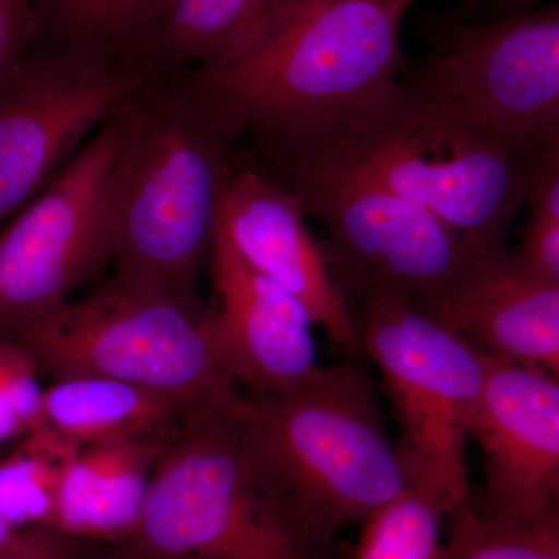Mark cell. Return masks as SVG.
Here are the masks:
<instances>
[{"instance_id":"6da1fadb","label":"cell","mask_w":559,"mask_h":559,"mask_svg":"<svg viewBox=\"0 0 559 559\" xmlns=\"http://www.w3.org/2000/svg\"><path fill=\"white\" fill-rule=\"evenodd\" d=\"M116 121L114 270L198 293L241 127L194 73H153Z\"/></svg>"},{"instance_id":"7a4b0ae2","label":"cell","mask_w":559,"mask_h":559,"mask_svg":"<svg viewBox=\"0 0 559 559\" xmlns=\"http://www.w3.org/2000/svg\"><path fill=\"white\" fill-rule=\"evenodd\" d=\"M234 419L261 498L308 557L411 488L358 364L320 367L289 392H240Z\"/></svg>"},{"instance_id":"3957f363","label":"cell","mask_w":559,"mask_h":559,"mask_svg":"<svg viewBox=\"0 0 559 559\" xmlns=\"http://www.w3.org/2000/svg\"><path fill=\"white\" fill-rule=\"evenodd\" d=\"M264 156L301 157L428 209L485 259L506 241L527 205L535 142L499 130L448 95L414 81L333 138Z\"/></svg>"},{"instance_id":"277c9868","label":"cell","mask_w":559,"mask_h":559,"mask_svg":"<svg viewBox=\"0 0 559 559\" xmlns=\"http://www.w3.org/2000/svg\"><path fill=\"white\" fill-rule=\"evenodd\" d=\"M409 3L304 0L240 60L191 72L264 151L314 145L401 90Z\"/></svg>"},{"instance_id":"5b68a950","label":"cell","mask_w":559,"mask_h":559,"mask_svg":"<svg viewBox=\"0 0 559 559\" xmlns=\"http://www.w3.org/2000/svg\"><path fill=\"white\" fill-rule=\"evenodd\" d=\"M16 342L55 380L110 378L193 406L240 390L221 367L200 294L127 272L114 270Z\"/></svg>"},{"instance_id":"8992f818","label":"cell","mask_w":559,"mask_h":559,"mask_svg":"<svg viewBox=\"0 0 559 559\" xmlns=\"http://www.w3.org/2000/svg\"><path fill=\"white\" fill-rule=\"evenodd\" d=\"M266 159L260 170L285 183L325 226L323 249L353 314L370 297L389 296L433 316L496 260L471 249L428 209L373 180L301 157Z\"/></svg>"},{"instance_id":"52a82bcc","label":"cell","mask_w":559,"mask_h":559,"mask_svg":"<svg viewBox=\"0 0 559 559\" xmlns=\"http://www.w3.org/2000/svg\"><path fill=\"white\" fill-rule=\"evenodd\" d=\"M358 308L362 352L388 390L411 488L450 518L471 502L466 443L489 355L406 301L373 296Z\"/></svg>"},{"instance_id":"ba28073f","label":"cell","mask_w":559,"mask_h":559,"mask_svg":"<svg viewBox=\"0 0 559 559\" xmlns=\"http://www.w3.org/2000/svg\"><path fill=\"white\" fill-rule=\"evenodd\" d=\"M240 390L194 412L164 452L130 559H311L253 484L235 429Z\"/></svg>"},{"instance_id":"9c48e42d","label":"cell","mask_w":559,"mask_h":559,"mask_svg":"<svg viewBox=\"0 0 559 559\" xmlns=\"http://www.w3.org/2000/svg\"><path fill=\"white\" fill-rule=\"evenodd\" d=\"M116 114L0 234V337L17 341L38 329L112 263Z\"/></svg>"},{"instance_id":"30bf717a","label":"cell","mask_w":559,"mask_h":559,"mask_svg":"<svg viewBox=\"0 0 559 559\" xmlns=\"http://www.w3.org/2000/svg\"><path fill=\"white\" fill-rule=\"evenodd\" d=\"M153 73L130 58L36 40L0 76V224L46 189Z\"/></svg>"},{"instance_id":"8fae6325","label":"cell","mask_w":559,"mask_h":559,"mask_svg":"<svg viewBox=\"0 0 559 559\" xmlns=\"http://www.w3.org/2000/svg\"><path fill=\"white\" fill-rule=\"evenodd\" d=\"M412 81L499 130L533 140L559 124V5L451 33Z\"/></svg>"},{"instance_id":"7c38bea8","label":"cell","mask_w":559,"mask_h":559,"mask_svg":"<svg viewBox=\"0 0 559 559\" xmlns=\"http://www.w3.org/2000/svg\"><path fill=\"white\" fill-rule=\"evenodd\" d=\"M484 459V516L539 522L559 513V378L489 355L471 423Z\"/></svg>"},{"instance_id":"4fadbf2b","label":"cell","mask_w":559,"mask_h":559,"mask_svg":"<svg viewBox=\"0 0 559 559\" xmlns=\"http://www.w3.org/2000/svg\"><path fill=\"white\" fill-rule=\"evenodd\" d=\"M293 190L255 167L234 170L216 234L252 270L277 283L307 307L334 345L362 353L358 320L331 271L323 245L307 226Z\"/></svg>"},{"instance_id":"5bb4252c","label":"cell","mask_w":559,"mask_h":559,"mask_svg":"<svg viewBox=\"0 0 559 559\" xmlns=\"http://www.w3.org/2000/svg\"><path fill=\"white\" fill-rule=\"evenodd\" d=\"M213 345L224 371L248 392L300 388L320 370L311 312L252 270L216 234L210 250Z\"/></svg>"},{"instance_id":"9a60e30c","label":"cell","mask_w":559,"mask_h":559,"mask_svg":"<svg viewBox=\"0 0 559 559\" xmlns=\"http://www.w3.org/2000/svg\"><path fill=\"white\" fill-rule=\"evenodd\" d=\"M432 318L495 358L559 378V280L522 271L510 252L485 263Z\"/></svg>"},{"instance_id":"2e32d148","label":"cell","mask_w":559,"mask_h":559,"mask_svg":"<svg viewBox=\"0 0 559 559\" xmlns=\"http://www.w3.org/2000/svg\"><path fill=\"white\" fill-rule=\"evenodd\" d=\"M180 428L112 437L81 448L47 527L64 536L127 538L139 520L151 476Z\"/></svg>"},{"instance_id":"e0dca14e","label":"cell","mask_w":559,"mask_h":559,"mask_svg":"<svg viewBox=\"0 0 559 559\" xmlns=\"http://www.w3.org/2000/svg\"><path fill=\"white\" fill-rule=\"evenodd\" d=\"M304 0H173L130 58L157 73L213 72L266 38Z\"/></svg>"},{"instance_id":"ac0fdd59","label":"cell","mask_w":559,"mask_h":559,"mask_svg":"<svg viewBox=\"0 0 559 559\" xmlns=\"http://www.w3.org/2000/svg\"><path fill=\"white\" fill-rule=\"evenodd\" d=\"M202 407L110 378H64L44 390L43 423L83 448L112 437L178 429Z\"/></svg>"},{"instance_id":"d6986e66","label":"cell","mask_w":559,"mask_h":559,"mask_svg":"<svg viewBox=\"0 0 559 559\" xmlns=\"http://www.w3.org/2000/svg\"><path fill=\"white\" fill-rule=\"evenodd\" d=\"M173 0H32L38 39L130 58Z\"/></svg>"},{"instance_id":"ffe728a7","label":"cell","mask_w":559,"mask_h":559,"mask_svg":"<svg viewBox=\"0 0 559 559\" xmlns=\"http://www.w3.org/2000/svg\"><path fill=\"white\" fill-rule=\"evenodd\" d=\"M81 447L46 423L0 463V516L16 530L47 527L62 480Z\"/></svg>"},{"instance_id":"44dd1931","label":"cell","mask_w":559,"mask_h":559,"mask_svg":"<svg viewBox=\"0 0 559 559\" xmlns=\"http://www.w3.org/2000/svg\"><path fill=\"white\" fill-rule=\"evenodd\" d=\"M444 511L409 488L364 522L353 559H443Z\"/></svg>"},{"instance_id":"7402d4cb","label":"cell","mask_w":559,"mask_h":559,"mask_svg":"<svg viewBox=\"0 0 559 559\" xmlns=\"http://www.w3.org/2000/svg\"><path fill=\"white\" fill-rule=\"evenodd\" d=\"M443 559H559L555 516L539 522H502L484 516L473 502L450 518Z\"/></svg>"},{"instance_id":"603a6c76","label":"cell","mask_w":559,"mask_h":559,"mask_svg":"<svg viewBox=\"0 0 559 559\" xmlns=\"http://www.w3.org/2000/svg\"><path fill=\"white\" fill-rule=\"evenodd\" d=\"M39 366L20 342L0 337V443L43 425Z\"/></svg>"},{"instance_id":"cb8c5ba5","label":"cell","mask_w":559,"mask_h":559,"mask_svg":"<svg viewBox=\"0 0 559 559\" xmlns=\"http://www.w3.org/2000/svg\"><path fill=\"white\" fill-rule=\"evenodd\" d=\"M535 142V168L527 207L528 223L559 224V124Z\"/></svg>"},{"instance_id":"d4e9b609","label":"cell","mask_w":559,"mask_h":559,"mask_svg":"<svg viewBox=\"0 0 559 559\" xmlns=\"http://www.w3.org/2000/svg\"><path fill=\"white\" fill-rule=\"evenodd\" d=\"M38 36L32 0H0V76L31 51Z\"/></svg>"},{"instance_id":"484cf974","label":"cell","mask_w":559,"mask_h":559,"mask_svg":"<svg viewBox=\"0 0 559 559\" xmlns=\"http://www.w3.org/2000/svg\"><path fill=\"white\" fill-rule=\"evenodd\" d=\"M510 257L528 274L559 280V224L528 223L520 248Z\"/></svg>"},{"instance_id":"4316f807","label":"cell","mask_w":559,"mask_h":559,"mask_svg":"<svg viewBox=\"0 0 559 559\" xmlns=\"http://www.w3.org/2000/svg\"><path fill=\"white\" fill-rule=\"evenodd\" d=\"M0 559H69L68 540L49 527L20 530L0 547Z\"/></svg>"},{"instance_id":"83f0119b","label":"cell","mask_w":559,"mask_h":559,"mask_svg":"<svg viewBox=\"0 0 559 559\" xmlns=\"http://www.w3.org/2000/svg\"><path fill=\"white\" fill-rule=\"evenodd\" d=\"M539 0H491L492 11L496 20L500 17L513 16V14L524 13L530 7L535 5Z\"/></svg>"},{"instance_id":"f1b7e54d","label":"cell","mask_w":559,"mask_h":559,"mask_svg":"<svg viewBox=\"0 0 559 559\" xmlns=\"http://www.w3.org/2000/svg\"><path fill=\"white\" fill-rule=\"evenodd\" d=\"M17 532H20V530L14 528L13 525H10L9 522L0 516V547L5 546Z\"/></svg>"},{"instance_id":"f546056e","label":"cell","mask_w":559,"mask_h":559,"mask_svg":"<svg viewBox=\"0 0 559 559\" xmlns=\"http://www.w3.org/2000/svg\"><path fill=\"white\" fill-rule=\"evenodd\" d=\"M384 2L409 3V5H412V2H414V0H384Z\"/></svg>"},{"instance_id":"4dcf8cb0","label":"cell","mask_w":559,"mask_h":559,"mask_svg":"<svg viewBox=\"0 0 559 559\" xmlns=\"http://www.w3.org/2000/svg\"><path fill=\"white\" fill-rule=\"evenodd\" d=\"M555 521H557L558 528H559V513L555 514Z\"/></svg>"}]
</instances>
